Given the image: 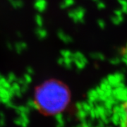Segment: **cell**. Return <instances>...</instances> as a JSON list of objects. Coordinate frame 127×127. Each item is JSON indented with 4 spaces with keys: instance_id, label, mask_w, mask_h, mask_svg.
Wrapping results in <instances>:
<instances>
[{
    "instance_id": "1",
    "label": "cell",
    "mask_w": 127,
    "mask_h": 127,
    "mask_svg": "<svg viewBox=\"0 0 127 127\" xmlns=\"http://www.w3.org/2000/svg\"><path fill=\"white\" fill-rule=\"evenodd\" d=\"M37 104L47 114H57L68 104L70 95L67 88L58 81H48L37 88Z\"/></svg>"
},
{
    "instance_id": "3",
    "label": "cell",
    "mask_w": 127,
    "mask_h": 127,
    "mask_svg": "<svg viewBox=\"0 0 127 127\" xmlns=\"http://www.w3.org/2000/svg\"><path fill=\"white\" fill-rule=\"evenodd\" d=\"M36 8L40 11H42L45 9L46 7V1L45 0H37L36 1Z\"/></svg>"
},
{
    "instance_id": "2",
    "label": "cell",
    "mask_w": 127,
    "mask_h": 127,
    "mask_svg": "<svg viewBox=\"0 0 127 127\" xmlns=\"http://www.w3.org/2000/svg\"><path fill=\"white\" fill-rule=\"evenodd\" d=\"M123 122H124V127H127V99L125 101V102L124 103V107H123Z\"/></svg>"
}]
</instances>
